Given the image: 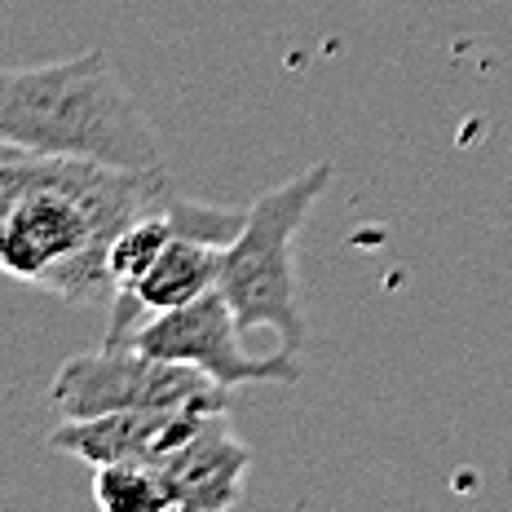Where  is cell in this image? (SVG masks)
Listing matches in <instances>:
<instances>
[{"mask_svg": "<svg viewBox=\"0 0 512 512\" xmlns=\"http://www.w3.org/2000/svg\"><path fill=\"white\" fill-rule=\"evenodd\" d=\"M0 142L36 155L164 168L151 120L102 49L40 67H0Z\"/></svg>", "mask_w": 512, "mask_h": 512, "instance_id": "7a4b0ae2", "label": "cell"}, {"mask_svg": "<svg viewBox=\"0 0 512 512\" xmlns=\"http://www.w3.org/2000/svg\"><path fill=\"white\" fill-rule=\"evenodd\" d=\"M226 384L190 362L155 358L137 349L133 340H106L93 354H76L62 362L49 384V402L62 420H89L106 411H164V407H195V411H230Z\"/></svg>", "mask_w": 512, "mask_h": 512, "instance_id": "277c9868", "label": "cell"}, {"mask_svg": "<svg viewBox=\"0 0 512 512\" xmlns=\"http://www.w3.org/2000/svg\"><path fill=\"white\" fill-rule=\"evenodd\" d=\"M177 199V195H173ZM177 234V221H173V204L151 212V217L133 221L120 239L111 243V283H115V296H128L137 283L151 274V265L159 261V252L168 248V239Z\"/></svg>", "mask_w": 512, "mask_h": 512, "instance_id": "30bf717a", "label": "cell"}, {"mask_svg": "<svg viewBox=\"0 0 512 512\" xmlns=\"http://www.w3.org/2000/svg\"><path fill=\"white\" fill-rule=\"evenodd\" d=\"M212 415L226 411H195V407H164V411H106L89 420H62L49 433V446L62 455H76L84 464H164L186 442L208 429Z\"/></svg>", "mask_w": 512, "mask_h": 512, "instance_id": "8992f818", "label": "cell"}, {"mask_svg": "<svg viewBox=\"0 0 512 512\" xmlns=\"http://www.w3.org/2000/svg\"><path fill=\"white\" fill-rule=\"evenodd\" d=\"M221 265H226V243H208V239H190V234H173L168 248L159 252V261L151 265L142 283L128 296H120L124 305H115L111 327H120L133 309H142L146 318L164 314V309L190 305L199 296H208L212 287H221Z\"/></svg>", "mask_w": 512, "mask_h": 512, "instance_id": "ba28073f", "label": "cell"}, {"mask_svg": "<svg viewBox=\"0 0 512 512\" xmlns=\"http://www.w3.org/2000/svg\"><path fill=\"white\" fill-rule=\"evenodd\" d=\"M93 504L102 512H177V490L164 464H98Z\"/></svg>", "mask_w": 512, "mask_h": 512, "instance_id": "9c48e42d", "label": "cell"}, {"mask_svg": "<svg viewBox=\"0 0 512 512\" xmlns=\"http://www.w3.org/2000/svg\"><path fill=\"white\" fill-rule=\"evenodd\" d=\"M252 451L230 433L226 415H212L208 429L186 442L164 473L173 477L177 512H226L243 504V477H248Z\"/></svg>", "mask_w": 512, "mask_h": 512, "instance_id": "52a82bcc", "label": "cell"}, {"mask_svg": "<svg viewBox=\"0 0 512 512\" xmlns=\"http://www.w3.org/2000/svg\"><path fill=\"white\" fill-rule=\"evenodd\" d=\"M336 168L314 164L296 173L283 186L256 195L248 208L243 230L226 243V265H221V296L234 309V323L243 336L270 327L279 336V349L301 354L305 345V314H301V287H296L292 243L309 221L314 204L327 195Z\"/></svg>", "mask_w": 512, "mask_h": 512, "instance_id": "3957f363", "label": "cell"}, {"mask_svg": "<svg viewBox=\"0 0 512 512\" xmlns=\"http://www.w3.org/2000/svg\"><path fill=\"white\" fill-rule=\"evenodd\" d=\"M137 349L155 358L190 362V367L208 371L217 384L239 389V384H296L301 380V358L279 349V354H248L243 349V332L234 323V309L221 296V287H212L208 296L164 314H151L142 327H133Z\"/></svg>", "mask_w": 512, "mask_h": 512, "instance_id": "5b68a950", "label": "cell"}, {"mask_svg": "<svg viewBox=\"0 0 512 512\" xmlns=\"http://www.w3.org/2000/svg\"><path fill=\"white\" fill-rule=\"evenodd\" d=\"M168 204L164 168L36 155L0 142V274L67 305L111 301V243Z\"/></svg>", "mask_w": 512, "mask_h": 512, "instance_id": "6da1fadb", "label": "cell"}]
</instances>
